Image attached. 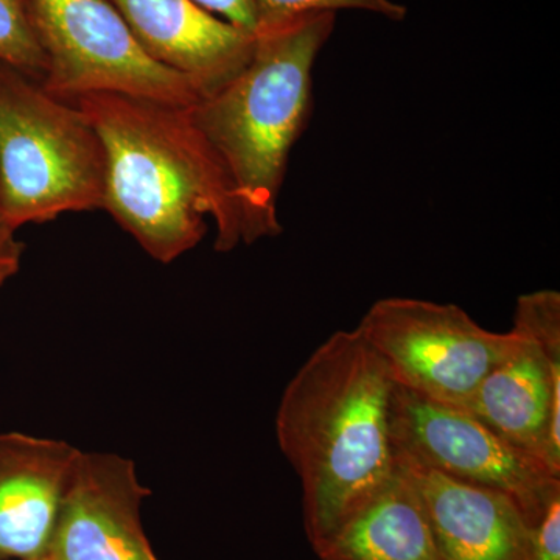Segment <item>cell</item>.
Instances as JSON below:
<instances>
[{
    "label": "cell",
    "instance_id": "14",
    "mask_svg": "<svg viewBox=\"0 0 560 560\" xmlns=\"http://www.w3.org/2000/svg\"><path fill=\"white\" fill-rule=\"evenodd\" d=\"M256 11V32L278 27L307 14L338 11H364L385 20L400 22L407 18V7L396 0H253Z\"/></svg>",
    "mask_w": 560,
    "mask_h": 560
},
{
    "label": "cell",
    "instance_id": "8",
    "mask_svg": "<svg viewBox=\"0 0 560 560\" xmlns=\"http://www.w3.org/2000/svg\"><path fill=\"white\" fill-rule=\"evenodd\" d=\"M150 493L131 459L81 452L44 560H160L142 523Z\"/></svg>",
    "mask_w": 560,
    "mask_h": 560
},
{
    "label": "cell",
    "instance_id": "7",
    "mask_svg": "<svg viewBox=\"0 0 560 560\" xmlns=\"http://www.w3.org/2000/svg\"><path fill=\"white\" fill-rule=\"evenodd\" d=\"M389 429L396 456L511 497L533 526L560 495V475L540 459L512 445L469 411L438 404L394 382Z\"/></svg>",
    "mask_w": 560,
    "mask_h": 560
},
{
    "label": "cell",
    "instance_id": "15",
    "mask_svg": "<svg viewBox=\"0 0 560 560\" xmlns=\"http://www.w3.org/2000/svg\"><path fill=\"white\" fill-rule=\"evenodd\" d=\"M0 60L43 83L47 60L33 31L27 0H0Z\"/></svg>",
    "mask_w": 560,
    "mask_h": 560
},
{
    "label": "cell",
    "instance_id": "6",
    "mask_svg": "<svg viewBox=\"0 0 560 560\" xmlns=\"http://www.w3.org/2000/svg\"><path fill=\"white\" fill-rule=\"evenodd\" d=\"M33 31L47 60L43 88L66 103L91 94L191 106L194 86L142 50L106 0H27Z\"/></svg>",
    "mask_w": 560,
    "mask_h": 560
},
{
    "label": "cell",
    "instance_id": "17",
    "mask_svg": "<svg viewBox=\"0 0 560 560\" xmlns=\"http://www.w3.org/2000/svg\"><path fill=\"white\" fill-rule=\"evenodd\" d=\"M16 234L18 230L0 215V289L14 278L21 268L24 243Z\"/></svg>",
    "mask_w": 560,
    "mask_h": 560
},
{
    "label": "cell",
    "instance_id": "13",
    "mask_svg": "<svg viewBox=\"0 0 560 560\" xmlns=\"http://www.w3.org/2000/svg\"><path fill=\"white\" fill-rule=\"evenodd\" d=\"M313 551L319 560H441L418 492L397 460L389 480Z\"/></svg>",
    "mask_w": 560,
    "mask_h": 560
},
{
    "label": "cell",
    "instance_id": "4",
    "mask_svg": "<svg viewBox=\"0 0 560 560\" xmlns=\"http://www.w3.org/2000/svg\"><path fill=\"white\" fill-rule=\"evenodd\" d=\"M106 158L77 106L0 60V215L20 231L103 209Z\"/></svg>",
    "mask_w": 560,
    "mask_h": 560
},
{
    "label": "cell",
    "instance_id": "1",
    "mask_svg": "<svg viewBox=\"0 0 560 560\" xmlns=\"http://www.w3.org/2000/svg\"><path fill=\"white\" fill-rule=\"evenodd\" d=\"M393 381L359 330L331 334L291 378L276 412L280 452L300 477L312 548L377 492L396 469Z\"/></svg>",
    "mask_w": 560,
    "mask_h": 560
},
{
    "label": "cell",
    "instance_id": "5",
    "mask_svg": "<svg viewBox=\"0 0 560 560\" xmlns=\"http://www.w3.org/2000/svg\"><path fill=\"white\" fill-rule=\"evenodd\" d=\"M357 330L396 385L460 410L518 342L514 330L485 329L458 305L411 298L375 302Z\"/></svg>",
    "mask_w": 560,
    "mask_h": 560
},
{
    "label": "cell",
    "instance_id": "3",
    "mask_svg": "<svg viewBox=\"0 0 560 560\" xmlns=\"http://www.w3.org/2000/svg\"><path fill=\"white\" fill-rule=\"evenodd\" d=\"M337 14L296 18L256 32L249 61L189 116L226 176L241 245L278 237V201L294 143L307 125L312 72Z\"/></svg>",
    "mask_w": 560,
    "mask_h": 560
},
{
    "label": "cell",
    "instance_id": "18",
    "mask_svg": "<svg viewBox=\"0 0 560 560\" xmlns=\"http://www.w3.org/2000/svg\"><path fill=\"white\" fill-rule=\"evenodd\" d=\"M202 9L217 14L221 20L246 28V31H256V11H254L253 0H194Z\"/></svg>",
    "mask_w": 560,
    "mask_h": 560
},
{
    "label": "cell",
    "instance_id": "10",
    "mask_svg": "<svg viewBox=\"0 0 560 560\" xmlns=\"http://www.w3.org/2000/svg\"><path fill=\"white\" fill-rule=\"evenodd\" d=\"M69 442L0 433V560H44L81 456Z\"/></svg>",
    "mask_w": 560,
    "mask_h": 560
},
{
    "label": "cell",
    "instance_id": "16",
    "mask_svg": "<svg viewBox=\"0 0 560 560\" xmlns=\"http://www.w3.org/2000/svg\"><path fill=\"white\" fill-rule=\"evenodd\" d=\"M560 560V495L534 525L533 559Z\"/></svg>",
    "mask_w": 560,
    "mask_h": 560
},
{
    "label": "cell",
    "instance_id": "9",
    "mask_svg": "<svg viewBox=\"0 0 560 560\" xmlns=\"http://www.w3.org/2000/svg\"><path fill=\"white\" fill-rule=\"evenodd\" d=\"M147 55L189 81L200 98L249 61L254 32L221 20L194 0H106Z\"/></svg>",
    "mask_w": 560,
    "mask_h": 560
},
{
    "label": "cell",
    "instance_id": "12",
    "mask_svg": "<svg viewBox=\"0 0 560 560\" xmlns=\"http://www.w3.org/2000/svg\"><path fill=\"white\" fill-rule=\"evenodd\" d=\"M515 334L517 345L489 372L466 411L560 475V366Z\"/></svg>",
    "mask_w": 560,
    "mask_h": 560
},
{
    "label": "cell",
    "instance_id": "2",
    "mask_svg": "<svg viewBox=\"0 0 560 560\" xmlns=\"http://www.w3.org/2000/svg\"><path fill=\"white\" fill-rule=\"evenodd\" d=\"M97 131L105 149L103 210L140 248L172 264L217 226L215 249L241 246L237 210L226 176L189 116V106L119 94L70 103Z\"/></svg>",
    "mask_w": 560,
    "mask_h": 560
},
{
    "label": "cell",
    "instance_id": "11",
    "mask_svg": "<svg viewBox=\"0 0 560 560\" xmlns=\"http://www.w3.org/2000/svg\"><path fill=\"white\" fill-rule=\"evenodd\" d=\"M418 492L441 560H530L534 526L517 501L453 480L400 456Z\"/></svg>",
    "mask_w": 560,
    "mask_h": 560
}]
</instances>
